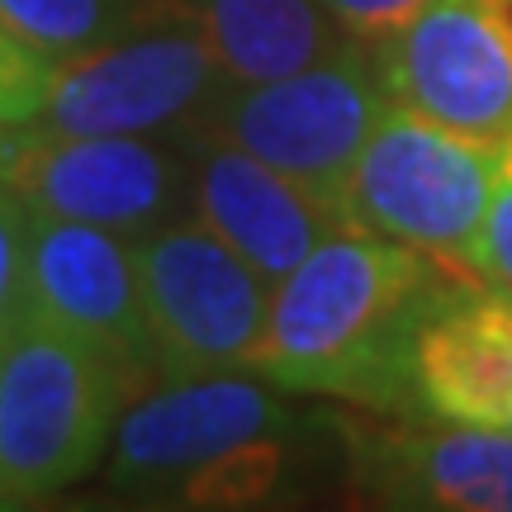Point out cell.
I'll return each mask as SVG.
<instances>
[{
    "label": "cell",
    "instance_id": "1",
    "mask_svg": "<svg viewBox=\"0 0 512 512\" xmlns=\"http://www.w3.org/2000/svg\"><path fill=\"white\" fill-rule=\"evenodd\" d=\"M465 275L432 252L342 223L271 290L252 370L290 394L418 413V337Z\"/></svg>",
    "mask_w": 512,
    "mask_h": 512
},
{
    "label": "cell",
    "instance_id": "2",
    "mask_svg": "<svg viewBox=\"0 0 512 512\" xmlns=\"http://www.w3.org/2000/svg\"><path fill=\"white\" fill-rule=\"evenodd\" d=\"M290 408L256 370L185 375L124 403L110 441V484L181 503H252L280 475Z\"/></svg>",
    "mask_w": 512,
    "mask_h": 512
},
{
    "label": "cell",
    "instance_id": "3",
    "mask_svg": "<svg viewBox=\"0 0 512 512\" xmlns=\"http://www.w3.org/2000/svg\"><path fill=\"white\" fill-rule=\"evenodd\" d=\"M110 351L29 313L0 337V508L72 489L110 451L128 403Z\"/></svg>",
    "mask_w": 512,
    "mask_h": 512
},
{
    "label": "cell",
    "instance_id": "4",
    "mask_svg": "<svg viewBox=\"0 0 512 512\" xmlns=\"http://www.w3.org/2000/svg\"><path fill=\"white\" fill-rule=\"evenodd\" d=\"M512 147L460 138L389 105L342 185V223L408 242L465 271Z\"/></svg>",
    "mask_w": 512,
    "mask_h": 512
},
{
    "label": "cell",
    "instance_id": "5",
    "mask_svg": "<svg viewBox=\"0 0 512 512\" xmlns=\"http://www.w3.org/2000/svg\"><path fill=\"white\" fill-rule=\"evenodd\" d=\"M394 100L384 91L375 53L351 43L275 81H228L200 114L204 133L238 143L275 171L309 185L342 214V185Z\"/></svg>",
    "mask_w": 512,
    "mask_h": 512
},
{
    "label": "cell",
    "instance_id": "6",
    "mask_svg": "<svg viewBox=\"0 0 512 512\" xmlns=\"http://www.w3.org/2000/svg\"><path fill=\"white\" fill-rule=\"evenodd\" d=\"M157 375L252 370L271 318V285L200 219H171L133 238Z\"/></svg>",
    "mask_w": 512,
    "mask_h": 512
},
{
    "label": "cell",
    "instance_id": "7",
    "mask_svg": "<svg viewBox=\"0 0 512 512\" xmlns=\"http://www.w3.org/2000/svg\"><path fill=\"white\" fill-rule=\"evenodd\" d=\"M195 166L152 133H48L38 124L0 133V181L43 219L95 223L143 238L181 219Z\"/></svg>",
    "mask_w": 512,
    "mask_h": 512
},
{
    "label": "cell",
    "instance_id": "8",
    "mask_svg": "<svg viewBox=\"0 0 512 512\" xmlns=\"http://www.w3.org/2000/svg\"><path fill=\"white\" fill-rule=\"evenodd\" d=\"M228 72L200 24L171 15L128 24L91 53L57 62L48 105L34 124L48 133H162L209 110Z\"/></svg>",
    "mask_w": 512,
    "mask_h": 512
},
{
    "label": "cell",
    "instance_id": "9",
    "mask_svg": "<svg viewBox=\"0 0 512 512\" xmlns=\"http://www.w3.org/2000/svg\"><path fill=\"white\" fill-rule=\"evenodd\" d=\"M389 100L460 138L512 147V10L503 0H427L375 43Z\"/></svg>",
    "mask_w": 512,
    "mask_h": 512
},
{
    "label": "cell",
    "instance_id": "10",
    "mask_svg": "<svg viewBox=\"0 0 512 512\" xmlns=\"http://www.w3.org/2000/svg\"><path fill=\"white\" fill-rule=\"evenodd\" d=\"M29 299H34L38 318L110 351L133 380L157 375L133 238L95 228V223L34 214Z\"/></svg>",
    "mask_w": 512,
    "mask_h": 512
},
{
    "label": "cell",
    "instance_id": "11",
    "mask_svg": "<svg viewBox=\"0 0 512 512\" xmlns=\"http://www.w3.org/2000/svg\"><path fill=\"white\" fill-rule=\"evenodd\" d=\"M190 209L204 228H214L266 285H280L304 256L342 228V214L318 200L309 185L275 171L228 138L204 133L195 143Z\"/></svg>",
    "mask_w": 512,
    "mask_h": 512
},
{
    "label": "cell",
    "instance_id": "12",
    "mask_svg": "<svg viewBox=\"0 0 512 512\" xmlns=\"http://www.w3.org/2000/svg\"><path fill=\"white\" fill-rule=\"evenodd\" d=\"M418 418L512 437V294L465 275L418 337Z\"/></svg>",
    "mask_w": 512,
    "mask_h": 512
},
{
    "label": "cell",
    "instance_id": "13",
    "mask_svg": "<svg viewBox=\"0 0 512 512\" xmlns=\"http://www.w3.org/2000/svg\"><path fill=\"white\" fill-rule=\"evenodd\" d=\"M356 475L384 508L512 512V437L460 422L370 432L356 441Z\"/></svg>",
    "mask_w": 512,
    "mask_h": 512
},
{
    "label": "cell",
    "instance_id": "14",
    "mask_svg": "<svg viewBox=\"0 0 512 512\" xmlns=\"http://www.w3.org/2000/svg\"><path fill=\"white\" fill-rule=\"evenodd\" d=\"M200 24L228 81H275L342 53L351 38L323 0H171Z\"/></svg>",
    "mask_w": 512,
    "mask_h": 512
},
{
    "label": "cell",
    "instance_id": "15",
    "mask_svg": "<svg viewBox=\"0 0 512 512\" xmlns=\"http://www.w3.org/2000/svg\"><path fill=\"white\" fill-rule=\"evenodd\" d=\"M0 24L34 53L67 62L124 34L133 0H0Z\"/></svg>",
    "mask_w": 512,
    "mask_h": 512
},
{
    "label": "cell",
    "instance_id": "16",
    "mask_svg": "<svg viewBox=\"0 0 512 512\" xmlns=\"http://www.w3.org/2000/svg\"><path fill=\"white\" fill-rule=\"evenodd\" d=\"M29 238H34V209L0 181V337L34 313V299H29Z\"/></svg>",
    "mask_w": 512,
    "mask_h": 512
},
{
    "label": "cell",
    "instance_id": "17",
    "mask_svg": "<svg viewBox=\"0 0 512 512\" xmlns=\"http://www.w3.org/2000/svg\"><path fill=\"white\" fill-rule=\"evenodd\" d=\"M53 72H57L53 57L34 53L24 38H15L0 24V124L5 128L34 124L43 105H48Z\"/></svg>",
    "mask_w": 512,
    "mask_h": 512
},
{
    "label": "cell",
    "instance_id": "18",
    "mask_svg": "<svg viewBox=\"0 0 512 512\" xmlns=\"http://www.w3.org/2000/svg\"><path fill=\"white\" fill-rule=\"evenodd\" d=\"M465 271L489 290L512 294V152L508 166H503V181L494 190V204H489V219H484L475 247L465 256Z\"/></svg>",
    "mask_w": 512,
    "mask_h": 512
},
{
    "label": "cell",
    "instance_id": "19",
    "mask_svg": "<svg viewBox=\"0 0 512 512\" xmlns=\"http://www.w3.org/2000/svg\"><path fill=\"white\" fill-rule=\"evenodd\" d=\"M332 15L342 19V29L351 38H361L366 48H375L384 34H394L408 15H418L427 0H323Z\"/></svg>",
    "mask_w": 512,
    "mask_h": 512
},
{
    "label": "cell",
    "instance_id": "20",
    "mask_svg": "<svg viewBox=\"0 0 512 512\" xmlns=\"http://www.w3.org/2000/svg\"><path fill=\"white\" fill-rule=\"evenodd\" d=\"M503 5H508V10H512V0H503Z\"/></svg>",
    "mask_w": 512,
    "mask_h": 512
},
{
    "label": "cell",
    "instance_id": "21",
    "mask_svg": "<svg viewBox=\"0 0 512 512\" xmlns=\"http://www.w3.org/2000/svg\"><path fill=\"white\" fill-rule=\"evenodd\" d=\"M0 133H5V124H0Z\"/></svg>",
    "mask_w": 512,
    "mask_h": 512
}]
</instances>
